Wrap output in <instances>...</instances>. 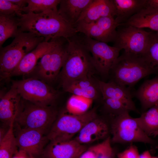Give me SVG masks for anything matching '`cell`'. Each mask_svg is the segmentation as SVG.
I'll use <instances>...</instances> for the list:
<instances>
[{
	"label": "cell",
	"instance_id": "cell-1",
	"mask_svg": "<svg viewBox=\"0 0 158 158\" xmlns=\"http://www.w3.org/2000/svg\"><path fill=\"white\" fill-rule=\"evenodd\" d=\"M18 20L20 31L43 37L46 42L62 37L68 39L78 32L74 26L60 15L58 10L24 13Z\"/></svg>",
	"mask_w": 158,
	"mask_h": 158
},
{
	"label": "cell",
	"instance_id": "cell-2",
	"mask_svg": "<svg viewBox=\"0 0 158 158\" xmlns=\"http://www.w3.org/2000/svg\"><path fill=\"white\" fill-rule=\"evenodd\" d=\"M66 58L59 77L63 87L72 81L91 75L95 70L92 56L81 35L68 39Z\"/></svg>",
	"mask_w": 158,
	"mask_h": 158
},
{
	"label": "cell",
	"instance_id": "cell-3",
	"mask_svg": "<svg viewBox=\"0 0 158 158\" xmlns=\"http://www.w3.org/2000/svg\"><path fill=\"white\" fill-rule=\"evenodd\" d=\"M110 71L112 80L130 87L144 78L157 73L143 56L125 51L115 61Z\"/></svg>",
	"mask_w": 158,
	"mask_h": 158
},
{
	"label": "cell",
	"instance_id": "cell-4",
	"mask_svg": "<svg viewBox=\"0 0 158 158\" xmlns=\"http://www.w3.org/2000/svg\"><path fill=\"white\" fill-rule=\"evenodd\" d=\"M44 41L43 37L19 31L10 44L0 48L1 74L5 76H10L23 57Z\"/></svg>",
	"mask_w": 158,
	"mask_h": 158
},
{
	"label": "cell",
	"instance_id": "cell-5",
	"mask_svg": "<svg viewBox=\"0 0 158 158\" xmlns=\"http://www.w3.org/2000/svg\"><path fill=\"white\" fill-rule=\"evenodd\" d=\"M23 99L15 121L17 127L39 130L47 134L58 116L57 110L53 105H41Z\"/></svg>",
	"mask_w": 158,
	"mask_h": 158
},
{
	"label": "cell",
	"instance_id": "cell-6",
	"mask_svg": "<svg viewBox=\"0 0 158 158\" xmlns=\"http://www.w3.org/2000/svg\"><path fill=\"white\" fill-rule=\"evenodd\" d=\"M68 44V39L58 38L53 47L38 62L30 73L32 74V77L48 84L55 80L59 77L66 58Z\"/></svg>",
	"mask_w": 158,
	"mask_h": 158
},
{
	"label": "cell",
	"instance_id": "cell-7",
	"mask_svg": "<svg viewBox=\"0 0 158 158\" xmlns=\"http://www.w3.org/2000/svg\"><path fill=\"white\" fill-rule=\"evenodd\" d=\"M97 116L95 109L79 115L63 112L57 116L47 133V138L49 141L71 140L85 125Z\"/></svg>",
	"mask_w": 158,
	"mask_h": 158
},
{
	"label": "cell",
	"instance_id": "cell-8",
	"mask_svg": "<svg viewBox=\"0 0 158 158\" xmlns=\"http://www.w3.org/2000/svg\"><path fill=\"white\" fill-rule=\"evenodd\" d=\"M127 111L116 116L110 126L111 142L126 143L141 142L154 145L156 142L148 136L140 127L135 118Z\"/></svg>",
	"mask_w": 158,
	"mask_h": 158
},
{
	"label": "cell",
	"instance_id": "cell-9",
	"mask_svg": "<svg viewBox=\"0 0 158 158\" xmlns=\"http://www.w3.org/2000/svg\"><path fill=\"white\" fill-rule=\"evenodd\" d=\"M12 85L23 99L38 104L53 105L59 95L49 84L34 77L13 81Z\"/></svg>",
	"mask_w": 158,
	"mask_h": 158
},
{
	"label": "cell",
	"instance_id": "cell-10",
	"mask_svg": "<svg viewBox=\"0 0 158 158\" xmlns=\"http://www.w3.org/2000/svg\"><path fill=\"white\" fill-rule=\"evenodd\" d=\"M150 32L131 25H120L117 28L113 46L126 52L142 56Z\"/></svg>",
	"mask_w": 158,
	"mask_h": 158
},
{
	"label": "cell",
	"instance_id": "cell-11",
	"mask_svg": "<svg viewBox=\"0 0 158 158\" xmlns=\"http://www.w3.org/2000/svg\"><path fill=\"white\" fill-rule=\"evenodd\" d=\"M82 34V39L91 54L95 70L102 75H108L121 50Z\"/></svg>",
	"mask_w": 158,
	"mask_h": 158
},
{
	"label": "cell",
	"instance_id": "cell-12",
	"mask_svg": "<svg viewBox=\"0 0 158 158\" xmlns=\"http://www.w3.org/2000/svg\"><path fill=\"white\" fill-rule=\"evenodd\" d=\"M17 127L15 134L18 149L38 158L49 142L47 133L39 130Z\"/></svg>",
	"mask_w": 158,
	"mask_h": 158
},
{
	"label": "cell",
	"instance_id": "cell-13",
	"mask_svg": "<svg viewBox=\"0 0 158 158\" xmlns=\"http://www.w3.org/2000/svg\"><path fill=\"white\" fill-rule=\"evenodd\" d=\"M88 148L74 139L67 141H50L39 158H78Z\"/></svg>",
	"mask_w": 158,
	"mask_h": 158
},
{
	"label": "cell",
	"instance_id": "cell-14",
	"mask_svg": "<svg viewBox=\"0 0 158 158\" xmlns=\"http://www.w3.org/2000/svg\"><path fill=\"white\" fill-rule=\"evenodd\" d=\"M22 98L17 89L12 85L10 89L0 95V119L5 125L9 127L20 109Z\"/></svg>",
	"mask_w": 158,
	"mask_h": 158
},
{
	"label": "cell",
	"instance_id": "cell-15",
	"mask_svg": "<svg viewBox=\"0 0 158 158\" xmlns=\"http://www.w3.org/2000/svg\"><path fill=\"white\" fill-rule=\"evenodd\" d=\"M110 132L107 123L97 116L85 125L74 139L84 145L106 139Z\"/></svg>",
	"mask_w": 158,
	"mask_h": 158
},
{
	"label": "cell",
	"instance_id": "cell-16",
	"mask_svg": "<svg viewBox=\"0 0 158 158\" xmlns=\"http://www.w3.org/2000/svg\"><path fill=\"white\" fill-rule=\"evenodd\" d=\"M58 38L40 43L34 50L23 57L13 72L11 76L30 74L35 68L39 60L53 47Z\"/></svg>",
	"mask_w": 158,
	"mask_h": 158
},
{
	"label": "cell",
	"instance_id": "cell-17",
	"mask_svg": "<svg viewBox=\"0 0 158 158\" xmlns=\"http://www.w3.org/2000/svg\"><path fill=\"white\" fill-rule=\"evenodd\" d=\"M102 98H110L119 100L128 108L130 111L139 113L132 99L130 89L112 80L106 83L97 80Z\"/></svg>",
	"mask_w": 158,
	"mask_h": 158
},
{
	"label": "cell",
	"instance_id": "cell-18",
	"mask_svg": "<svg viewBox=\"0 0 158 158\" xmlns=\"http://www.w3.org/2000/svg\"><path fill=\"white\" fill-rule=\"evenodd\" d=\"M115 16V8L112 0H92L77 23H89L102 17Z\"/></svg>",
	"mask_w": 158,
	"mask_h": 158
},
{
	"label": "cell",
	"instance_id": "cell-19",
	"mask_svg": "<svg viewBox=\"0 0 158 158\" xmlns=\"http://www.w3.org/2000/svg\"><path fill=\"white\" fill-rule=\"evenodd\" d=\"M92 1L61 0L59 13L65 20L75 26L83 11Z\"/></svg>",
	"mask_w": 158,
	"mask_h": 158
},
{
	"label": "cell",
	"instance_id": "cell-20",
	"mask_svg": "<svg viewBox=\"0 0 158 158\" xmlns=\"http://www.w3.org/2000/svg\"><path fill=\"white\" fill-rule=\"evenodd\" d=\"M121 25L143 29L150 28L158 32V10L146 5L140 11Z\"/></svg>",
	"mask_w": 158,
	"mask_h": 158
},
{
	"label": "cell",
	"instance_id": "cell-21",
	"mask_svg": "<svg viewBox=\"0 0 158 158\" xmlns=\"http://www.w3.org/2000/svg\"><path fill=\"white\" fill-rule=\"evenodd\" d=\"M135 95L144 111L158 104V77L145 81L136 91Z\"/></svg>",
	"mask_w": 158,
	"mask_h": 158
},
{
	"label": "cell",
	"instance_id": "cell-22",
	"mask_svg": "<svg viewBox=\"0 0 158 158\" xmlns=\"http://www.w3.org/2000/svg\"><path fill=\"white\" fill-rule=\"evenodd\" d=\"M112 0L115 8V18L120 25L138 12L147 2V0Z\"/></svg>",
	"mask_w": 158,
	"mask_h": 158
},
{
	"label": "cell",
	"instance_id": "cell-23",
	"mask_svg": "<svg viewBox=\"0 0 158 158\" xmlns=\"http://www.w3.org/2000/svg\"><path fill=\"white\" fill-rule=\"evenodd\" d=\"M139 125L149 136L158 135V104L143 112L135 118Z\"/></svg>",
	"mask_w": 158,
	"mask_h": 158
},
{
	"label": "cell",
	"instance_id": "cell-24",
	"mask_svg": "<svg viewBox=\"0 0 158 158\" xmlns=\"http://www.w3.org/2000/svg\"><path fill=\"white\" fill-rule=\"evenodd\" d=\"M78 32L96 40L107 43L114 40L95 22L89 23H78L75 25Z\"/></svg>",
	"mask_w": 158,
	"mask_h": 158
},
{
	"label": "cell",
	"instance_id": "cell-25",
	"mask_svg": "<svg viewBox=\"0 0 158 158\" xmlns=\"http://www.w3.org/2000/svg\"><path fill=\"white\" fill-rule=\"evenodd\" d=\"M16 15H0V47L8 39L15 37L19 32V17Z\"/></svg>",
	"mask_w": 158,
	"mask_h": 158
},
{
	"label": "cell",
	"instance_id": "cell-26",
	"mask_svg": "<svg viewBox=\"0 0 158 158\" xmlns=\"http://www.w3.org/2000/svg\"><path fill=\"white\" fill-rule=\"evenodd\" d=\"M14 122L11 123L7 133L0 140V158H12L18 149L14 132Z\"/></svg>",
	"mask_w": 158,
	"mask_h": 158
},
{
	"label": "cell",
	"instance_id": "cell-27",
	"mask_svg": "<svg viewBox=\"0 0 158 158\" xmlns=\"http://www.w3.org/2000/svg\"><path fill=\"white\" fill-rule=\"evenodd\" d=\"M158 72V32L151 31L145 51L142 56Z\"/></svg>",
	"mask_w": 158,
	"mask_h": 158
},
{
	"label": "cell",
	"instance_id": "cell-28",
	"mask_svg": "<svg viewBox=\"0 0 158 158\" xmlns=\"http://www.w3.org/2000/svg\"><path fill=\"white\" fill-rule=\"evenodd\" d=\"M61 0H27V6L23 8L25 13H38L48 10H58Z\"/></svg>",
	"mask_w": 158,
	"mask_h": 158
},
{
	"label": "cell",
	"instance_id": "cell-29",
	"mask_svg": "<svg viewBox=\"0 0 158 158\" xmlns=\"http://www.w3.org/2000/svg\"><path fill=\"white\" fill-rule=\"evenodd\" d=\"M92 101V100L73 95L67 101L66 111L75 115L83 114L89 110Z\"/></svg>",
	"mask_w": 158,
	"mask_h": 158
},
{
	"label": "cell",
	"instance_id": "cell-30",
	"mask_svg": "<svg viewBox=\"0 0 158 158\" xmlns=\"http://www.w3.org/2000/svg\"><path fill=\"white\" fill-rule=\"evenodd\" d=\"M63 89L64 91L71 93L73 95L82 97L92 100L98 98L100 96L102 97L98 83L96 85L87 88L67 87Z\"/></svg>",
	"mask_w": 158,
	"mask_h": 158
},
{
	"label": "cell",
	"instance_id": "cell-31",
	"mask_svg": "<svg viewBox=\"0 0 158 158\" xmlns=\"http://www.w3.org/2000/svg\"><path fill=\"white\" fill-rule=\"evenodd\" d=\"M111 138L108 136L102 142L92 146L97 158H115L116 153L111 147Z\"/></svg>",
	"mask_w": 158,
	"mask_h": 158
},
{
	"label": "cell",
	"instance_id": "cell-32",
	"mask_svg": "<svg viewBox=\"0 0 158 158\" xmlns=\"http://www.w3.org/2000/svg\"><path fill=\"white\" fill-rule=\"evenodd\" d=\"M102 100L105 109L115 116L125 111H130L127 106L119 100L110 98H103Z\"/></svg>",
	"mask_w": 158,
	"mask_h": 158
},
{
	"label": "cell",
	"instance_id": "cell-33",
	"mask_svg": "<svg viewBox=\"0 0 158 158\" xmlns=\"http://www.w3.org/2000/svg\"><path fill=\"white\" fill-rule=\"evenodd\" d=\"M23 8L10 0H0V15H16L18 17L23 14Z\"/></svg>",
	"mask_w": 158,
	"mask_h": 158
},
{
	"label": "cell",
	"instance_id": "cell-34",
	"mask_svg": "<svg viewBox=\"0 0 158 158\" xmlns=\"http://www.w3.org/2000/svg\"><path fill=\"white\" fill-rule=\"evenodd\" d=\"M97 80L95 81L91 75L84 77L71 82L63 87V89L67 87H74L79 88H87L97 85Z\"/></svg>",
	"mask_w": 158,
	"mask_h": 158
},
{
	"label": "cell",
	"instance_id": "cell-35",
	"mask_svg": "<svg viewBox=\"0 0 158 158\" xmlns=\"http://www.w3.org/2000/svg\"><path fill=\"white\" fill-rule=\"evenodd\" d=\"M117 158H139L137 147L131 145L125 150L117 154Z\"/></svg>",
	"mask_w": 158,
	"mask_h": 158
},
{
	"label": "cell",
	"instance_id": "cell-36",
	"mask_svg": "<svg viewBox=\"0 0 158 158\" xmlns=\"http://www.w3.org/2000/svg\"><path fill=\"white\" fill-rule=\"evenodd\" d=\"M78 158H97V156L92 146L88 148Z\"/></svg>",
	"mask_w": 158,
	"mask_h": 158
},
{
	"label": "cell",
	"instance_id": "cell-37",
	"mask_svg": "<svg viewBox=\"0 0 158 158\" xmlns=\"http://www.w3.org/2000/svg\"><path fill=\"white\" fill-rule=\"evenodd\" d=\"M12 158H36L30 154L23 150L18 149Z\"/></svg>",
	"mask_w": 158,
	"mask_h": 158
},
{
	"label": "cell",
	"instance_id": "cell-38",
	"mask_svg": "<svg viewBox=\"0 0 158 158\" xmlns=\"http://www.w3.org/2000/svg\"><path fill=\"white\" fill-rule=\"evenodd\" d=\"M10 1L23 8L26 6V4H27V0H10Z\"/></svg>",
	"mask_w": 158,
	"mask_h": 158
},
{
	"label": "cell",
	"instance_id": "cell-39",
	"mask_svg": "<svg viewBox=\"0 0 158 158\" xmlns=\"http://www.w3.org/2000/svg\"><path fill=\"white\" fill-rule=\"evenodd\" d=\"M147 5L158 10V0H147Z\"/></svg>",
	"mask_w": 158,
	"mask_h": 158
},
{
	"label": "cell",
	"instance_id": "cell-40",
	"mask_svg": "<svg viewBox=\"0 0 158 158\" xmlns=\"http://www.w3.org/2000/svg\"><path fill=\"white\" fill-rule=\"evenodd\" d=\"M150 152L148 151H146L140 155L139 158H152Z\"/></svg>",
	"mask_w": 158,
	"mask_h": 158
},
{
	"label": "cell",
	"instance_id": "cell-41",
	"mask_svg": "<svg viewBox=\"0 0 158 158\" xmlns=\"http://www.w3.org/2000/svg\"><path fill=\"white\" fill-rule=\"evenodd\" d=\"M6 129L5 127H1L0 129V140L2 139L7 133L8 129Z\"/></svg>",
	"mask_w": 158,
	"mask_h": 158
},
{
	"label": "cell",
	"instance_id": "cell-42",
	"mask_svg": "<svg viewBox=\"0 0 158 158\" xmlns=\"http://www.w3.org/2000/svg\"><path fill=\"white\" fill-rule=\"evenodd\" d=\"M152 158H158V157H152Z\"/></svg>",
	"mask_w": 158,
	"mask_h": 158
},
{
	"label": "cell",
	"instance_id": "cell-43",
	"mask_svg": "<svg viewBox=\"0 0 158 158\" xmlns=\"http://www.w3.org/2000/svg\"></svg>",
	"mask_w": 158,
	"mask_h": 158
}]
</instances>
